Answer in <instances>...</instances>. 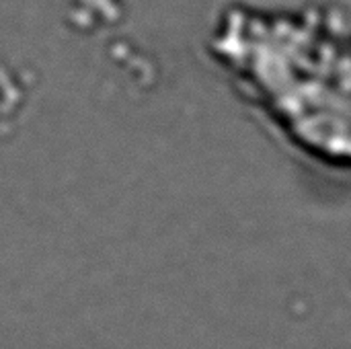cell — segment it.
<instances>
[{
	"label": "cell",
	"instance_id": "1",
	"mask_svg": "<svg viewBox=\"0 0 351 349\" xmlns=\"http://www.w3.org/2000/svg\"><path fill=\"white\" fill-rule=\"evenodd\" d=\"M210 51L230 84L296 152L351 173V41L315 10L232 4Z\"/></svg>",
	"mask_w": 351,
	"mask_h": 349
}]
</instances>
